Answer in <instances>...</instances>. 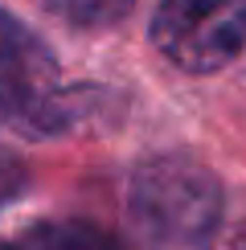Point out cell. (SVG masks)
<instances>
[{
  "label": "cell",
  "mask_w": 246,
  "mask_h": 250,
  "mask_svg": "<svg viewBox=\"0 0 246 250\" xmlns=\"http://www.w3.org/2000/svg\"><path fill=\"white\" fill-rule=\"evenodd\" d=\"M74 123V103L58 74L54 49L20 17L0 8V131L45 140Z\"/></svg>",
  "instance_id": "obj_2"
},
{
  "label": "cell",
  "mask_w": 246,
  "mask_h": 250,
  "mask_svg": "<svg viewBox=\"0 0 246 250\" xmlns=\"http://www.w3.org/2000/svg\"><path fill=\"white\" fill-rule=\"evenodd\" d=\"M0 250H123V242L90 222H37L13 238H0Z\"/></svg>",
  "instance_id": "obj_4"
},
{
  "label": "cell",
  "mask_w": 246,
  "mask_h": 250,
  "mask_svg": "<svg viewBox=\"0 0 246 250\" xmlns=\"http://www.w3.org/2000/svg\"><path fill=\"white\" fill-rule=\"evenodd\" d=\"M152 45L189 74L226 70L246 49V0H160Z\"/></svg>",
  "instance_id": "obj_3"
},
{
  "label": "cell",
  "mask_w": 246,
  "mask_h": 250,
  "mask_svg": "<svg viewBox=\"0 0 246 250\" xmlns=\"http://www.w3.org/2000/svg\"><path fill=\"white\" fill-rule=\"evenodd\" d=\"M127 222L144 250H209L222 222V181L193 156H152L131 172Z\"/></svg>",
  "instance_id": "obj_1"
},
{
  "label": "cell",
  "mask_w": 246,
  "mask_h": 250,
  "mask_svg": "<svg viewBox=\"0 0 246 250\" xmlns=\"http://www.w3.org/2000/svg\"><path fill=\"white\" fill-rule=\"evenodd\" d=\"M25 189H29V164L20 160L17 152H8L4 144H0V209L13 205Z\"/></svg>",
  "instance_id": "obj_6"
},
{
  "label": "cell",
  "mask_w": 246,
  "mask_h": 250,
  "mask_svg": "<svg viewBox=\"0 0 246 250\" xmlns=\"http://www.w3.org/2000/svg\"><path fill=\"white\" fill-rule=\"evenodd\" d=\"M209 250H246V226H238V230H230L222 238V242H213Z\"/></svg>",
  "instance_id": "obj_7"
},
{
  "label": "cell",
  "mask_w": 246,
  "mask_h": 250,
  "mask_svg": "<svg viewBox=\"0 0 246 250\" xmlns=\"http://www.w3.org/2000/svg\"><path fill=\"white\" fill-rule=\"evenodd\" d=\"M136 8V0H54V13L74 29H111Z\"/></svg>",
  "instance_id": "obj_5"
}]
</instances>
